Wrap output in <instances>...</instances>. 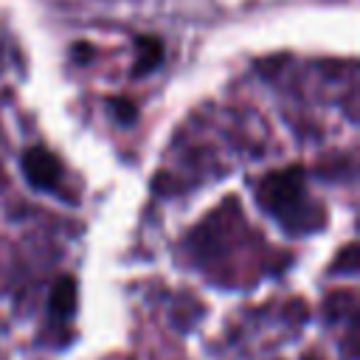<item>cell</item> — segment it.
Instances as JSON below:
<instances>
[{
	"label": "cell",
	"instance_id": "6da1fadb",
	"mask_svg": "<svg viewBox=\"0 0 360 360\" xmlns=\"http://www.w3.org/2000/svg\"><path fill=\"white\" fill-rule=\"evenodd\" d=\"M259 200L278 219H284V222L295 219L298 211L304 208V172H301V166H287L281 172L267 174L262 188H259Z\"/></svg>",
	"mask_w": 360,
	"mask_h": 360
},
{
	"label": "cell",
	"instance_id": "7a4b0ae2",
	"mask_svg": "<svg viewBox=\"0 0 360 360\" xmlns=\"http://www.w3.org/2000/svg\"><path fill=\"white\" fill-rule=\"evenodd\" d=\"M22 172H25L28 183L42 191H56V186L62 180V163L45 146H28L22 152Z\"/></svg>",
	"mask_w": 360,
	"mask_h": 360
},
{
	"label": "cell",
	"instance_id": "3957f363",
	"mask_svg": "<svg viewBox=\"0 0 360 360\" xmlns=\"http://www.w3.org/2000/svg\"><path fill=\"white\" fill-rule=\"evenodd\" d=\"M135 48H138V56H135V65H132V76H146L149 70H155L160 65L163 42L158 37H138Z\"/></svg>",
	"mask_w": 360,
	"mask_h": 360
},
{
	"label": "cell",
	"instance_id": "277c9868",
	"mask_svg": "<svg viewBox=\"0 0 360 360\" xmlns=\"http://www.w3.org/2000/svg\"><path fill=\"white\" fill-rule=\"evenodd\" d=\"M73 304H76V281L70 276H62L56 284H53V292H51V309L56 315H70L73 312Z\"/></svg>",
	"mask_w": 360,
	"mask_h": 360
},
{
	"label": "cell",
	"instance_id": "5b68a950",
	"mask_svg": "<svg viewBox=\"0 0 360 360\" xmlns=\"http://www.w3.org/2000/svg\"><path fill=\"white\" fill-rule=\"evenodd\" d=\"M112 110H115V118L121 124H132L135 121V104H129L127 98H115L112 101Z\"/></svg>",
	"mask_w": 360,
	"mask_h": 360
}]
</instances>
